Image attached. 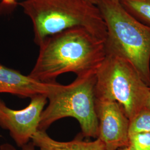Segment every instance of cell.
Returning a JSON list of instances; mask_svg holds the SVG:
<instances>
[{"label": "cell", "instance_id": "30bf717a", "mask_svg": "<svg viewBox=\"0 0 150 150\" xmlns=\"http://www.w3.org/2000/svg\"><path fill=\"white\" fill-rule=\"evenodd\" d=\"M123 8L144 24L150 26V0H119Z\"/></svg>", "mask_w": 150, "mask_h": 150}, {"label": "cell", "instance_id": "8fae6325", "mask_svg": "<svg viewBox=\"0 0 150 150\" xmlns=\"http://www.w3.org/2000/svg\"><path fill=\"white\" fill-rule=\"evenodd\" d=\"M150 132V109L144 108L130 121L129 136L139 132Z\"/></svg>", "mask_w": 150, "mask_h": 150}, {"label": "cell", "instance_id": "7a4b0ae2", "mask_svg": "<svg viewBox=\"0 0 150 150\" xmlns=\"http://www.w3.org/2000/svg\"><path fill=\"white\" fill-rule=\"evenodd\" d=\"M96 6L107 28L106 54L127 59L150 87V26L126 11L119 0H98Z\"/></svg>", "mask_w": 150, "mask_h": 150}, {"label": "cell", "instance_id": "7c38bea8", "mask_svg": "<svg viewBox=\"0 0 150 150\" xmlns=\"http://www.w3.org/2000/svg\"><path fill=\"white\" fill-rule=\"evenodd\" d=\"M129 150H150V132H139L129 136Z\"/></svg>", "mask_w": 150, "mask_h": 150}, {"label": "cell", "instance_id": "9a60e30c", "mask_svg": "<svg viewBox=\"0 0 150 150\" xmlns=\"http://www.w3.org/2000/svg\"><path fill=\"white\" fill-rule=\"evenodd\" d=\"M145 108L150 109V87L149 91V94H148V96L147 98V100L146 102V105H145Z\"/></svg>", "mask_w": 150, "mask_h": 150}, {"label": "cell", "instance_id": "3957f363", "mask_svg": "<svg viewBox=\"0 0 150 150\" xmlns=\"http://www.w3.org/2000/svg\"><path fill=\"white\" fill-rule=\"evenodd\" d=\"M33 26L34 42L39 46L52 35L82 27L105 41L106 24L96 6L84 0H25L20 3Z\"/></svg>", "mask_w": 150, "mask_h": 150}, {"label": "cell", "instance_id": "277c9868", "mask_svg": "<svg viewBox=\"0 0 150 150\" xmlns=\"http://www.w3.org/2000/svg\"><path fill=\"white\" fill-rule=\"evenodd\" d=\"M96 73L77 77L68 85H60L47 96L38 130L46 131L60 119L72 117L80 123L81 136L97 139L98 122L96 111Z\"/></svg>", "mask_w": 150, "mask_h": 150}, {"label": "cell", "instance_id": "ba28073f", "mask_svg": "<svg viewBox=\"0 0 150 150\" xmlns=\"http://www.w3.org/2000/svg\"><path fill=\"white\" fill-rule=\"evenodd\" d=\"M61 84L56 82L45 83L35 80L29 75L0 64V93H6L22 98H31L43 94L47 96Z\"/></svg>", "mask_w": 150, "mask_h": 150}, {"label": "cell", "instance_id": "6da1fadb", "mask_svg": "<svg viewBox=\"0 0 150 150\" xmlns=\"http://www.w3.org/2000/svg\"><path fill=\"white\" fill-rule=\"evenodd\" d=\"M29 76L50 83L59 75L77 77L96 72L106 57L105 41L82 27H73L46 38Z\"/></svg>", "mask_w": 150, "mask_h": 150}, {"label": "cell", "instance_id": "9c48e42d", "mask_svg": "<svg viewBox=\"0 0 150 150\" xmlns=\"http://www.w3.org/2000/svg\"><path fill=\"white\" fill-rule=\"evenodd\" d=\"M31 142L38 150H107L100 139L85 141L81 134L72 141L62 142L50 137L46 131L38 130L32 136Z\"/></svg>", "mask_w": 150, "mask_h": 150}, {"label": "cell", "instance_id": "2e32d148", "mask_svg": "<svg viewBox=\"0 0 150 150\" xmlns=\"http://www.w3.org/2000/svg\"><path fill=\"white\" fill-rule=\"evenodd\" d=\"M85 1L87 2L90 4L91 5H93L96 6L97 3V1L98 0H84Z\"/></svg>", "mask_w": 150, "mask_h": 150}, {"label": "cell", "instance_id": "4fadbf2b", "mask_svg": "<svg viewBox=\"0 0 150 150\" xmlns=\"http://www.w3.org/2000/svg\"><path fill=\"white\" fill-rule=\"evenodd\" d=\"M22 150H36V147L31 141L22 147ZM0 150H16L15 147L8 143H5L0 146Z\"/></svg>", "mask_w": 150, "mask_h": 150}, {"label": "cell", "instance_id": "5bb4252c", "mask_svg": "<svg viewBox=\"0 0 150 150\" xmlns=\"http://www.w3.org/2000/svg\"><path fill=\"white\" fill-rule=\"evenodd\" d=\"M1 5L5 7H11L14 6L17 4L16 2L17 0H1Z\"/></svg>", "mask_w": 150, "mask_h": 150}, {"label": "cell", "instance_id": "8992f818", "mask_svg": "<svg viewBox=\"0 0 150 150\" xmlns=\"http://www.w3.org/2000/svg\"><path fill=\"white\" fill-rule=\"evenodd\" d=\"M27 107L15 110L0 99V127L8 130L16 145L22 147L30 142L39 128L47 96L40 94L32 97Z\"/></svg>", "mask_w": 150, "mask_h": 150}, {"label": "cell", "instance_id": "52a82bcc", "mask_svg": "<svg viewBox=\"0 0 150 150\" xmlns=\"http://www.w3.org/2000/svg\"><path fill=\"white\" fill-rule=\"evenodd\" d=\"M96 111L98 122L97 139L107 150L128 147L130 121L118 103L96 99Z\"/></svg>", "mask_w": 150, "mask_h": 150}, {"label": "cell", "instance_id": "e0dca14e", "mask_svg": "<svg viewBox=\"0 0 150 150\" xmlns=\"http://www.w3.org/2000/svg\"><path fill=\"white\" fill-rule=\"evenodd\" d=\"M117 150H129V148L127 147H123V148H121V149H119Z\"/></svg>", "mask_w": 150, "mask_h": 150}, {"label": "cell", "instance_id": "5b68a950", "mask_svg": "<svg viewBox=\"0 0 150 150\" xmlns=\"http://www.w3.org/2000/svg\"><path fill=\"white\" fill-rule=\"evenodd\" d=\"M150 87L129 61L116 54H106L96 73V99L117 102L129 121L145 108Z\"/></svg>", "mask_w": 150, "mask_h": 150}]
</instances>
